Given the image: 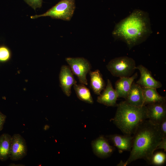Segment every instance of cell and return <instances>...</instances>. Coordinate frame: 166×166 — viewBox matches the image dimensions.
<instances>
[{
	"label": "cell",
	"mask_w": 166,
	"mask_h": 166,
	"mask_svg": "<svg viewBox=\"0 0 166 166\" xmlns=\"http://www.w3.org/2000/svg\"><path fill=\"white\" fill-rule=\"evenodd\" d=\"M125 101L128 104L136 106L144 105V98L142 87L139 85L132 83Z\"/></svg>",
	"instance_id": "14"
},
{
	"label": "cell",
	"mask_w": 166,
	"mask_h": 166,
	"mask_svg": "<svg viewBox=\"0 0 166 166\" xmlns=\"http://www.w3.org/2000/svg\"><path fill=\"white\" fill-rule=\"evenodd\" d=\"M163 149L164 151H166V137L162 138L156 148V150Z\"/></svg>",
	"instance_id": "24"
},
{
	"label": "cell",
	"mask_w": 166,
	"mask_h": 166,
	"mask_svg": "<svg viewBox=\"0 0 166 166\" xmlns=\"http://www.w3.org/2000/svg\"><path fill=\"white\" fill-rule=\"evenodd\" d=\"M6 118V116L2 113L0 111V131L3 128V125L5 123Z\"/></svg>",
	"instance_id": "25"
},
{
	"label": "cell",
	"mask_w": 166,
	"mask_h": 166,
	"mask_svg": "<svg viewBox=\"0 0 166 166\" xmlns=\"http://www.w3.org/2000/svg\"><path fill=\"white\" fill-rule=\"evenodd\" d=\"M61 87L64 93L68 97L71 94L72 86L77 84L70 67L66 65L61 66L59 75Z\"/></svg>",
	"instance_id": "10"
},
{
	"label": "cell",
	"mask_w": 166,
	"mask_h": 166,
	"mask_svg": "<svg viewBox=\"0 0 166 166\" xmlns=\"http://www.w3.org/2000/svg\"><path fill=\"white\" fill-rule=\"evenodd\" d=\"M144 105L157 102H166V97L160 95L156 89L151 88H142Z\"/></svg>",
	"instance_id": "17"
},
{
	"label": "cell",
	"mask_w": 166,
	"mask_h": 166,
	"mask_svg": "<svg viewBox=\"0 0 166 166\" xmlns=\"http://www.w3.org/2000/svg\"><path fill=\"white\" fill-rule=\"evenodd\" d=\"M166 155L162 152H157L153 154L151 160V164L155 165H160L165 162Z\"/></svg>",
	"instance_id": "20"
},
{
	"label": "cell",
	"mask_w": 166,
	"mask_h": 166,
	"mask_svg": "<svg viewBox=\"0 0 166 166\" xmlns=\"http://www.w3.org/2000/svg\"><path fill=\"white\" fill-rule=\"evenodd\" d=\"M10 49L4 45L0 46V62H4L8 61L11 57Z\"/></svg>",
	"instance_id": "21"
},
{
	"label": "cell",
	"mask_w": 166,
	"mask_h": 166,
	"mask_svg": "<svg viewBox=\"0 0 166 166\" xmlns=\"http://www.w3.org/2000/svg\"><path fill=\"white\" fill-rule=\"evenodd\" d=\"M11 136L8 133L0 136V160L5 161L10 156Z\"/></svg>",
	"instance_id": "18"
},
{
	"label": "cell",
	"mask_w": 166,
	"mask_h": 166,
	"mask_svg": "<svg viewBox=\"0 0 166 166\" xmlns=\"http://www.w3.org/2000/svg\"><path fill=\"white\" fill-rule=\"evenodd\" d=\"M133 135L132 145L128 158L124 162L121 161L117 165L126 166L139 159H143L151 164L154 152L163 138L159 124L146 119L139 125Z\"/></svg>",
	"instance_id": "2"
},
{
	"label": "cell",
	"mask_w": 166,
	"mask_h": 166,
	"mask_svg": "<svg viewBox=\"0 0 166 166\" xmlns=\"http://www.w3.org/2000/svg\"><path fill=\"white\" fill-rule=\"evenodd\" d=\"M145 106L147 119L152 123L159 124L166 118V102L155 103Z\"/></svg>",
	"instance_id": "8"
},
{
	"label": "cell",
	"mask_w": 166,
	"mask_h": 166,
	"mask_svg": "<svg viewBox=\"0 0 166 166\" xmlns=\"http://www.w3.org/2000/svg\"><path fill=\"white\" fill-rule=\"evenodd\" d=\"M97 97V101L108 106H117L116 101L118 97L117 93L112 86L111 81L108 79L106 88Z\"/></svg>",
	"instance_id": "12"
},
{
	"label": "cell",
	"mask_w": 166,
	"mask_h": 166,
	"mask_svg": "<svg viewBox=\"0 0 166 166\" xmlns=\"http://www.w3.org/2000/svg\"><path fill=\"white\" fill-rule=\"evenodd\" d=\"M73 88L77 96L79 99L89 104L93 103L90 91L85 85L76 84L73 85Z\"/></svg>",
	"instance_id": "19"
},
{
	"label": "cell",
	"mask_w": 166,
	"mask_h": 166,
	"mask_svg": "<svg viewBox=\"0 0 166 166\" xmlns=\"http://www.w3.org/2000/svg\"><path fill=\"white\" fill-rule=\"evenodd\" d=\"M117 106L113 122L124 135H133L141 123L147 119L145 105L134 106L124 101Z\"/></svg>",
	"instance_id": "3"
},
{
	"label": "cell",
	"mask_w": 166,
	"mask_h": 166,
	"mask_svg": "<svg viewBox=\"0 0 166 166\" xmlns=\"http://www.w3.org/2000/svg\"><path fill=\"white\" fill-rule=\"evenodd\" d=\"M120 153L130 151L132 145L133 136L131 135L114 134L107 136Z\"/></svg>",
	"instance_id": "13"
},
{
	"label": "cell",
	"mask_w": 166,
	"mask_h": 166,
	"mask_svg": "<svg viewBox=\"0 0 166 166\" xmlns=\"http://www.w3.org/2000/svg\"><path fill=\"white\" fill-rule=\"evenodd\" d=\"M89 73L90 78V87L95 94L99 95L105 86L102 75L98 69L93 71H90Z\"/></svg>",
	"instance_id": "16"
},
{
	"label": "cell",
	"mask_w": 166,
	"mask_h": 166,
	"mask_svg": "<svg viewBox=\"0 0 166 166\" xmlns=\"http://www.w3.org/2000/svg\"><path fill=\"white\" fill-rule=\"evenodd\" d=\"M27 148L26 140L19 134L11 136L10 158L13 161L21 160L27 155Z\"/></svg>",
	"instance_id": "7"
},
{
	"label": "cell",
	"mask_w": 166,
	"mask_h": 166,
	"mask_svg": "<svg viewBox=\"0 0 166 166\" xmlns=\"http://www.w3.org/2000/svg\"><path fill=\"white\" fill-rule=\"evenodd\" d=\"M137 76L136 73L131 77H121L116 82L115 89L118 97L126 99L133 81Z\"/></svg>",
	"instance_id": "15"
},
{
	"label": "cell",
	"mask_w": 166,
	"mask_h": 166,
	"mask_svg": "<svg viewBox=\"0 0 166 166\" xmlns=\"http://www.w3.org/2000/svg\"><path fill=\"white\" fill-rule=\"evenodd\" d=\"M65 60L69 65L73 73L77 77L80 83L87 85L86 76L91 69L89 61L83 57H68L66 58Z\"/></svg>",
	"instance_id": "6"
},
{
	"label": "cell",
	"mask_w": 166,
	"mask_h": 166,
	"mask_svg": "<svg viewBox=\"0 0 166 166\" xmlns=\"http://www.w3.org/2000/svg\"><path fill=\"white\" fill-rule=\"evenodd\" d=\"M152 33L148 14L136 9L116 25L112 35L131 49L145 41Z\"/></svg>",
	"instance_id": "1"
},
{
	"label": "cell",
	"mask_w": 166,
	"mask_h": 166,
	"mask_svg": "<svg viewBox=\"0 0 166 166\" xmlns=\"http://www.w3.org/2000/svg\"><path fill=\"white\" fill-rule=\"evenodd\" d=\"M91 145L94 154L102 159L110 156L115 150L114 147L110 145L108 140L102 136L93 141Z\"/></svg>",
	"instance_id": "9"
},
{
	"label": "cell",
	"mask_w": 166,
	"mask_h": 166,
	"mask_svg": "<svg viewBox=\"0 0 166 166\" xmlns=\"http://www.w3.org/2000/svg\"><path fill=\"white\" fill-rule=\"evenodd\" d=\"M106 66L113 76L120 78L130 77L136 69L135 60L127 56L113 59Z\"/></svg>",
	"instance_id": "4"
},
{
	"label": "cell",
	"mask_w": 166,
	"mask_h": 166,
	"mask_svg": "<svg viewBox=\"0 0 166 166\" xmlns=\"http://www.w3.org/2000/svg\"><path fill=\"white\" fill-rule=\"evenodd\" d=\"M75 8L74 0H61L45 13L30 17L35 19L41 17L49 16L53 18L69 21Z\"/></svg>",
	"instance_id": "5"
},
{
	"label": "cell",
	"mask_w": 166,
	"mask_h": 166,
	"mask_svg": "<svg viewBox=\"0 0 166 166\" xmlns=\"http://www.w3.org/2000/svg\"><path fill=\"white\" fill-rule=\"evenodd\" d=\"M139 71L140 76L136 83L142 88H151L158 89L161 88L162 85L160 81L156 80L152 76L151 73L146 68L140 65L136 66Z\"/></svg>",
	"instance_id": "11"
},
{
	"label": "cell",
	"mask_w": 166,
	"mask_h": 166,
	"mask_svg": "<svg viewBox=\"0 0 166 166\" xmlns=\"http://www.w3.org/2000/svg\"><path fill=\"white\" fill-rule=\"evenodd\" d=\"M159 126L163 137H166V118L159 124Z\"/></svg>",
	"instance_id": "23"
},
{
	"label": "cell",
	"mask_w": 166,
	"mask_h": 166,
	"mask_svg": "<svg viewBox=\"0 0 166 166\" xmlns=\"http://www.w3.org/2000/svg\"><path fill=\"white\" fill-rule=\"evenodd\" d=\"M29 6L35 10L38 8L41 7L42 0H24Z\"/></svg>",
	"instance_id": "22"
}]
</instances>
